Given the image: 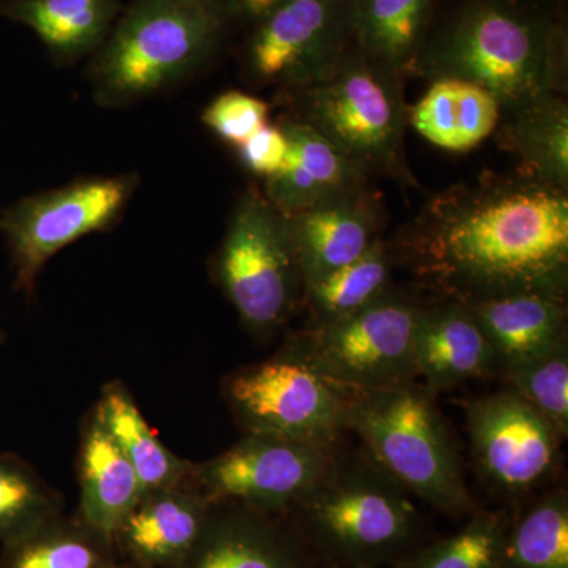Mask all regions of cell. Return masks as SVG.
<instances>
[{"label": "cell", "instance_id": "cell-1", "mask_svg": "<svg viewBox=\"0 0 568 568\" xmlns=\"http://www.w3.org/2000/svg\"><path fill=\"white\" fill-rule=\"evenodd\" d=\"M399 256L448 301L567 294V189L519 174L481 175L437 194Z\"/></svg>", "mask_w": 568, "mask_h": 568}, {"label": "cell", "instance_id": "cell-2", "mask_svg": "<svg viewBox=\"0 0 568 568\" xmlns=\"http://www.w3.org/2000/svg\"><path fill=\"white\" fill-rule=\"evenodd\" d=\"M562 33L514 0H469L418 52V73L457 78L493 93L504 111L559 95Z\"/></svg>", "mask_w": 568, "mask_h": 568}, {"label": "cell", "instance_id": "cell-3", "mask_svg": "<svg viewBox=\"0 0 568 568\" xmlns=\"http://www.w3.org/2000/svg\"><path fill=\"white\" fill-rule=\"evenodd\" d=\"M345 428L364 440L369 458L409 495L455 518L477 511L457 446L428 388L414 383L347 388Z\"/></svg>", "mask_w": 568, "mask_h": 568}, {"label": "cell", "instance_id": "cell-4", "mask_svg": "<svg viewBox=\"0 0 568 568\" xmlns=\"http://www.w3.org/2000/svg\"><path fill=\"white\" fill-rule=\"evenodd\" d=\"M310 537L332 562L377 568L410 552L422 518L398 481L373 462H339L295 504Z\"/></svg>", "mask_w": 568, "mask_h": 568}, {"label": "cell", "instance_id": "cell-5", "mask_svg": "<svg viewBox=\"0 0 568 568\" xmlns=\"http://www.w3.org/2000/svg\"><path fill=\"white\" fill-rule=\"evenodd\" d=\"M220 24L215 2L138 0L93 63L97 100L123 106L181 81L212 50Z\"/></svg>", "mask_w": 568, "mask_h": 568}, {"label": "cell", "instance_id": "cell-6", "mask_svg": "<svg viewBox=\"0 0 568 568\" xmlns=\"http://www.w3.org/2000/svg\"><path fill=\"white\" fill-rule=\"evenodd\" d=\"M396 71L365 55L342 58L305 85L304 122L365 173L403 175L407 110Z\"/></svg>", "mask_w": 568, "mask_h": 568}, {"label": "cell", "instance_id": "cell-7", "mask_svg": "<svg viewBox=\"0 0 568 568\" xmlns=\"http://www.w3.org/2000/svg\"><path fill=\"white\" fill-rule=\"evenodd\" d=\"M224 395L246 435L335 447L346 429L347 388L317 368L305 338L263 364L235 372Z\"/></svg>", "mask_w": 568, "mask_h": 568}, {"label": "cell", "instance_id": "cell-8", "mask_svg": "<svg viewBox=\"0 0 568 568\" xmlns=\"http://www.w3.org/2000/svg\"><path fill=\"white\" fill-rule=\"evenodd\" d=\"M216 275L239 316L257 334H271L293 313L304 282L290 220L263 194L252 190L235 209Z\"/></svg>", "mask_w": 568, "mask_h": 568}, {"label": "cell", "instance_id": "cell-9", "mask_svg": "<svg viewBox=\"0 0 568 568\" xmlns=\"http://www.w3.org/2000/svg\"><path fill=\"white\" fill-rule=\"evenodd\" d=\"M136 186L133 174L82 179L10 205L0 216V231L13 260L17 290L31 295L51 256L118 222Z\"/></svg>", "mask_w": 568, "mask_h": 568}, {"label": "cell", "instance_id": "cell-10", "mask_svg": "<svg viewBox=\"0 0 568 568\" xmlns=\"http://www.w3.org/2000/svg\"><path fill=\"white\" fill-rule=\"evenodd\" d=\"M422 308L387 291L353 315L316 327L305 343L317 368L349 390L414 383V342Z\"/></svg>", "mask_w": 568, "mask_h": 568}, {"label": "cell", "instance_id": "cell-11", "mask_svg": "<svg viewBox=\"0 0 568 568\" xmlns=\"http://www.w3.org/2000/svg\"><path fill=\"white\" fill-rule=\"evenodd\" d=\"M335 458V447L246 435L197 467L196 478L212 504L233 500L248 510L276 511L301 503Z\"/></svg>", "mask_w": 568, "mask_h": 568}, {"label": "cell", "instance_id": "cell-12", "mask_svg": "<svg viewBox=\"0 0 568 568\" xmlns=\"http://www.w3.org/2000/svg\"><path fill=\"white\" fill-rule=\"evenodd\" d=\"M473 457L489 484L507 496L540 487L558 467L562 437L515 392L467 403Z\"/></svg>", "mask_w": 568, "mask_h": 568}, {"label": "cell", "instance_id": "cell-13", "mask_svg": "<svg viewBox=\"0 0 568 568\" xmlns=\"http://www.w3.org/2000/svg\"><path fill=\"white\" fill-rule=\"evenodd\" d=\"M349 0H283L254 33L248 65L256 80L306 85L343 58Z\"/></svg>", "mask_w": 568, "mask_h": 568}, {"label": "cell", "instance_id": "cell-14", "mask_svg": "<svg viewBox=\"0 0 568 568\" xmlns=\"http://www.w3.org/2000/svg\"><path fill=\"white\" fill-rule=\"evenodd\" d=\"M304 287L353 263L375 244L376 212L361 189L287 216Z\"/></svg>", "mask_w": 568, "mask_h": 568}, {"label": "cell", "instance_id": "cell-15", "mask_svg": "<svg viewBox=\"0 0 568 568\" xmlns=\"http://www.w3.org/2000/svg\"><path fill=\"white\" fill-rule=\"evenodd\" d=\"M417 376L433 394L497 369L495 351L466 304L447 301L422 308L414 342Z\"/></svg>", "mask_w": 568, "mask_h": 568}, {"label": "cell", "instance_id": "cell-16", "mask_svg": "<svg viewBox=\"0 0 568 568\" xmlns=\"http://www.w3.org/2000/svg\"><path fill=\"white\" fill-rule=\"evenodd\" d=\"M290 153L283 170L265 181V197L286 216L362 189L361 166L304 121L284 122Z\"/></svg>", "mask_w": 568, "mask_h": 568}, {"label": "cell", "instance_id": "cell-17", "mask_svg": "<svg viewBox=\"0 0 568 568\" xmlns=\"http://www.w3.org/2000/svg\"><path fill=\"white\" fill-rule=\"evenodd\" d=\"M506 372L547 353L567 339V305L562 295L515 293L466 304Z\"/></svg>", "mask_w": 568, "mask_h": 568}, {"label": "cell", "instance_id": "cell-18", "mask_svg": "<svg viewBox=\"0 0 568 568\" xmlns=\"http://www.w3.org/2000/svg\"><path fill=\"white\" fill-rule=\"evenodd\" d=\"M211 504L178 487L145 493L118 534L145 566L181 562L203 532Z\"/></svg>", "mask_w": 568, "mask_h": 568}, {"label": "cell", "instance_id": "cell-19", "mask_svg": "<svg viewBox=\"0 0 568 568\" xmlns=\"http://www.w3.org/2000/svg\"><path fill=\"white\" fill-rule=\"evenodd\" d=\"M183 568H304L301 551L260 511L207 519Z\"/></svg>", "mask_w": 568, "mask_h": 568}, {"label": "cell", "instance_id": "cell-20", "mask_svg": "<svg viewBox=\"0 0 568 568\" xmlns=\"http://www.w3.org/2000/svg\"><path fill=\"white\" fill-rule=\"evenodd\" d=\"M503 108L480 85L457 78L433 80L407 121L426 141L450 152L480 144L499 125Z\"/></svg>", "mask_w": 568, "mask_h": 568}, {"label": "cell", "instance_id": "cell-21", "mask_svg": "<svg viewBox=\"0 0 568 568\" xmlns=\"http://www.w3.org/2000/svg\"><path fill=\"white\" fill-rule=\"evenodd\" d=\"M144 489L132 463L93 417L81 452V510L95 532L110 537L140 504Z\"/></svg>", "mask_w": 568, "mask_h": 568}, {"label": "cell", "instance_id": "cell-22", "mask_svg": "<svg viewBox=\"0 0 568 568\" xmlns=\"http://www.w3.org/2000/svg\"><path fill=\"white\" fill-rule=\"evenodd\" d=\"M433 0H349V29L361 54L403 71L416 61Z\"/></svg>", "mask_w": 568, "mask_h": 568}, {"label": "cell", "instance_id": "cell-23", "mask_svg": "<svg viewBox=\"0 0 568 568\" xmlns=\"http://www.w3.org/2000/svg\"><path fill=\"white\" fill-rule=\"evenodd\" d=\"M506 112L500 138L525 164L523 174L567 189V103L559 95H547Z\"/></svg>", "mask_w": 568, "mask_h": 568}, {"label": "cell", "instance_id": "cell-24", "mask_svg": "<svg viewBox=\"0 0 568 568\" xmlns=\"http://www.w3.org/2000/svg\"><path fill=\"white\" fill-rule=\"evenodd\" d=\"M0 17L28 26L61 59L100 43L112 18L111 0H0Z\"/></svg>", "mask_w": 568, "mask_h": 568}, {"label": "cell", "instance_id": "cell-25", "mask_svg": "<svg viewBox=\"0 0 568 568\" xmlns=\"http://www.w3.org/2000/svg\"><path fill=\"white\" fill-rule=\"evenodd\" d=\"M132 463L145 493L178 487L190 466L160 443L140 409L119 384L103 392L95 416Z\"/></svg>", "mask_w": 568, "mask_h": 568}, {"label": "cell", "instance_id": "cell-26", "mask_svg": "<svg viewBox=\"0 0 568 568\" xmlns=\"http://www.w3.org/2000/svg\"><path fill=\"white\" fill-rule=\"evenodd\" d=\"M392 261L376 241L361 257L304 287L317 327L353 315L387 293Z\"/></svg>", "mask_w": 568, "mask_h": 568}, {"label": "cell", "instance_id": "cell-27", "mask_svg": "<svg viewBox=\"0 0 568 568\" xmlns=\"http://www.w3.org/2000/svg\"><path fill=\"white\" fill-rule=\"evenodd\" d=\"M504 568H568L566 491L541 497L514 529H508Z\"/></svg>", "mask_w": 568, "mask_h": 568}, {"label": "cell", "instance_id": "cell-28", "mask_svg": "<svg viewBox=\"0 0 568 568\" xmlns=\"http://www.w3.org/2000/svg\"><path fill=\"white\" fill-rule=\"evenodd\" d=\"M507 518L477 510L455 536L414 552L399 568H504Z\"/></svg>", "mask_w": 568, "mask_h": 568}, {"label": "cell", "instance_id": "cell-29", "mask_svg": "<svg viewBox=\"0 0 568 568\" xmlns=\"http://www.w3.org/2000/svg\"><path fill=\"white\" fill-rule=\"evenodd\" d=\"M510 390L521 396L545 420L555 426L562 439L568 433V343H559L507 368Z\"/></svg>", "mask_w": 568, "mask_h": 568}, {"label": "cell", "instance_id": "cell-30", "mask_svg": "<svg viewBox=\"0 0 568 568\" xmlns=\"http://www.w3.org/2000/svg\"><path fill=\"white\" fill-rule=\"evenodd\" d=\"M50 511V496L31 470L0 455V537H24L43 526Z\"/></svg>", "mask_w": 568, "mask_h": 568}, {"label": "cell", "instance_id": "cell-31", "mask_svg": "<svg viewBox=\"0 0 568 568\" xmlns=\"http://www.w3.org/2000/svg\"><path fill=\"white\" fill-rule=\"evenodd\" d=\"M14 541L9 568H99L92 541L63 529H39Z\"/></svg>", "mask_w": 568, "mask_h": 568}, {"label": "cell", "instance_id": "cell-32", "mask_svg": "<svg viewBox=\"0 0 568 568\" xmlns=\"http://www.w3.org/2000/svg\"><path fill=\"white\" fill-rule=\"evenodd\" d=\"M271 106L257 97L226 92L216 97L203 112V122L220 140L234 148L248 140L267 123Z\"/></svg>", "mask_w": 568, "mask_h": 568}, {"label": "cell", "instance_id": "cell-33", "mask_svg": "<svg viewBox=\"0 0 568 568\" xmlns=\"http://www.w3.org/2000/svg\"><path fill=\"white\" fill-rule=\"evenodd\" d=\"M235 149L246 170L267 181L283 170L290 153V141L282 125L265 123L263 129Z\"/></svg>", "mask_w": 568, "mask_h": 568}, {"label": "cell", "instance_id": "cell-34", "mask_svg": "<svg viewBox=\"0 0 568 568\" xmlns=\"http://www.w3.org/2000/svg\"><path fill=\"white\" fill-rule=\"evenodd\" d=\"M230 2L239 13L250 20L261 21L283 0H230Z\"/></svg>", "mask_w": 568, "mask_h": 568}, {"label": "cell", "instance_id": "cell-35", "mask_svg": "<svg viewBox=\"0 0 568 568\" xmlns=\"http://www.w3.org/2000/svg\"><path fill=\"white\" fill-rule=\"evenodd\" d=\"M204 2H215V0H204Z\"/></svg>", "mask_w": 568, "mask_h": 568}, {"label": "cell", "instance_id": "cell-36", "mask_svg": "<svg viewBox=\"0 0 568 568\" xmlns=\"http://www.w3.org/2000/svg\"><path fill=\"white\" fill-rule=\"evenodd\" d=\"M0 342H2V335H0Z\"/></svg>", "mask_w": 568, "mask_h": 568}]
</instances>
